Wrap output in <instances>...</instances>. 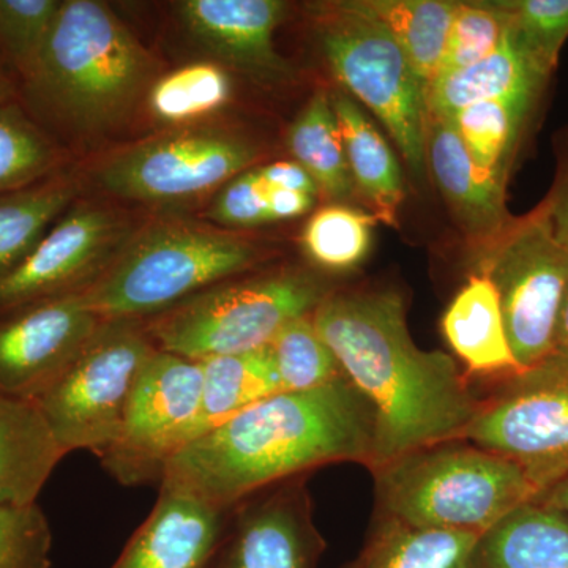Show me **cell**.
<instances>
[{
	"instance_id": "1",
	"label": "cell",
	"mask_w": 568,
	"mask_h": 568,
	"mask_svg": "<svg viewBox=\"0 0 568 568\" xmlns=\"http://www.w3.org/2000/svg\"><path fill=\"white\" fill-rule=\"evenodd\" d=\"M313 323L343 376L372 406V473L410 452L463 439L478 398L450 355L414 343L402 295L331 293L313 312Z\"/></svg>"
},
{
	"instance_id": "2",
	"label": "cell",
	"mask_w": 568,
	"mask_h": 568,
	"mask_svg": "<svg viewBox=\"0 0 568 568\" xmlns=\"http://www.w3.org/2000/svg\"><path fill=\"white\" fill-rule=\"evenodd\" d=\"M375 416L357 388L338 377L315 390L278 392L179 450L163 480L213 506L245 497L317 467H372Z\"/></svg>"
},
{
	"instance_id": "3",
	"label": "cell",
	"mask_w": 568,
	"mask_h": 568,
	"mask_svg": "<svg viewBox=\"0 0 568 568\" xmlns=\"http://www.w3.org/2000/svg\"><path fill=\"white\" fill-rule=\"evenodd\" d=\"M149 74L148 52L106 6L67 0L18 103L40 129H104L133 106Z\"/></svg>"
},
{
	"instance_id": "4",
	"label": "cell",
	"mask_w": 568,
	"mask_h": 568,
	"mask_svg": "<svg viewBox=\"0 0 568 568\" xmlns=\"http://www.w3.org/2000/svg\"><path fill=\"white\" fill-rule=\"evenodd\" d=\"M373 476L381 517L476 536L540 493L517 463L466 440L410 452Z\"/></svg>"
},
{
	"instance_id": "5",
	"label": "cell",
	"mask_w": 568,
	"mask_h": 568,
	"mask_svg": "<svg viewBox=\"0 0 568 568\" xmlns=\"http://www.w3.org/2000/svg\"><path fill=\"white\" fill-rule=\"evenodd\" d=\"M260 250L244 239L183 222L153 224L80 291L102 321H148L250 271Z\"/></svg>"
},
{
	"instance_id": "6",
	"label": "cell",
	"mask_w": 568,
	"mask_h": 568,
	"mask_svg": "<svg viewBox=\"0 0 568 568\" xmlns=\"http://www.w3.org/2000/svg\"><path fill=\"white\" fill-rule=\"evenodd\" d=\"M332 291L297 271L227 280L144 321L160 351L192 361L252 353L291 321L312 315Z\"/></svg>"
},
{
	"instance_id": "7",
	"label": "cell",
	"mask_w": 568,
	"mask_h": 568,
	"mask_svg": "<svg viewBox=\"0 0 568 568\" xmlns=\"http://www.w3.org/2000/svg\"><path fill=\"white\" fill-rule=\"evenodd\" d=\"M321 47L347 93L386 126L417 181L426 175V95L386 26L357 2L315 7Z\"/></svg>"
},
{
	"instance_id": "8",
	"label": "cell",
	"mask_w": 568,
	"mask_h": 568,
	"mask_svg": "<svg viewBox=\"0 0 568 568\" xmlns=\"http://www.w3.org/2000/svg\"><path fill=\"white\" fill-rule=\"evenodd\" d=\"M155 346L144 321H103L73 364L37 399L63 454L114 443L130 396Z\"/></svg>"
},
{
	"instance_id": "9",
	"label": "cell",
	"mask_w": 568,
	"mask_h": 568,
	"mask_svg": "<svg viewBox=\"0 0 568 568\" xmlns=\"http://www.w3.org/2000/svg\"><path fill=\"white\" fill-rule=\"evenodd\" d=\"M476 274L495 284L519 369L558 349L568 294V246L556 237L545 204L515 219L499 237L477 250Z\"/></svg>"
},
{
	"instance_id": "10",
	"label": "cell",
	"mask_w": 568,
	"mask_h": 568,
	"mask_svg": "<svg viewBox=\"0 0 568 568\" xmlns=\"http://www.w3.org/2000/svg\"><path fill=\"white\" fill-rule=\"evenodd\" d=\"M462 440L517 463L540 493L555 484L568 470V351L504 377Z\"/></svg>"
},
{
	"instance_id": "11",
	"label": "cell",
	"mask_w": 568,
	"mask_h": 568,
	"mask_svg": "<svg viewBox=\"0 0 568 568\" xmlns=\"http://www.w3.org/2000/svg\"><path fill=\"white\" fill-rule=\"evenodd\" d=\"M201 390L200 362L156 349L134 384L118 437L99 457L108 476L122 487L162 484L168 463L185 447Z\"/></svg>"
},
{
	"instance_id": "12",
	"label": "cell",
	"mask_w": 568,
	"mask_h": 568,
	"mask_svg": "<svg viewBox=\"0 0 568 568\" xmlns=\"http://www.w3.org/2000/svg\"><path fill=\"white\" fill-rule=\"evenodd\" d=\"M256 155V145L226 130H182L119 153L100 171V182L126 200L189 201L248 171Z\"/></svg>"
},
{
	"instance_id": "13",
	"label": "cell",
	"mask_w": 568,
	"mask_h": 568,
	"mask_svg": "<svg viewBox=\"0 0 568 568\" xmlns=\"http://www.w3.org/2000/svg\"><path fill=\"white\" fill-rule=\"evenodd\" d=\"M102 323L80 293L0 313V394L37 402Z\"/></svg>"
},
{
	"instance_id": "14",
	"label": "cell",
	"mask_w": 568,
	"mask_h": 568,
	"mask_svg": "<svg viewBox=\"0 0 568 568\" xmlns=\"http://www.w3.org/2000/svg\"><path fill=\"white\" fill-rule=\"evenodd\" d=\"M324 549L302 476L235 504L209 568H316Z\"/></svg>"
},
{
	"instance_id": "15",
	"label": "cell",
	"mask_w": 568,
	"mask_h": 568,
	"mask_svg": "<svg viewBox=\"0 0 568 568\" xmlns=\"http://www.w3.org/2000/svg\"><path fill=\"white\" fill-rule=\"evenodd\" d=\"M115 223L102 209L78 205L65 212L31 254L0 278V313L80 293L103 271Z\"/></svg>"
},
{
	"instance_id": "16",
	"label": "cell",
	"mask_w": 568,
	"mask_h": 568,
	"mask_svg": "<svg viewBox=\"0 0 568 568\" xmlns=\"http://www.w3.org/2000/svg\"><path fill=\"white\" fill-rule=\"evenodd\" d=\"M231 508L162 481L151 514L110 568H209Z\"/></svg>"
},
{
	"instance_id": "17",
	"label": "cell",
	"mask_w": 568,
	"mask_h": 568,
	"mask_svg": "<svg viewBox=\"0 0 568 568\" xmlns=\"http://www.w3.org/2000/svg\"><path fill=\"white\" fill-rule=\"evenodd\" d=\"M182 21L203 47L265 81L287 80L290 63L275 50L274 33L286 3L280 0H185Z\"/></svg>"
},
{
	"instance_id": "18",
	"label": "cell",
	"mask_w": 568,
	"mask_h": 568,
	"mask_svg": "<svg viewBox=\"0 0 568 568\" xmlns=\"http://www.w3.org/2000/svg\"><path fill=\"white\" fill-rule=\"evenodd\" d=\"M426 170L477 250L499 237L515 216L507 209V178L474 162L447 119H428Z\"/></svg>"
},
{
	"instance_id": "19",
	"label": "cell",
	"mask_w": 568,
	"mask_h": 568,
	"mask_svg": "<svg viewBox=\"0 0 568 568\" xmlns=\"http://www.w3.org/2000/svg\"><path fill=\"white\" fill-rule=\"evenodd\" d=\"M63 457L37 402L0 394V506L37 503Z\"/></svg>"
},
{
	"instance_id": "20",
	"label": "cell",
	"mask_w": 568,
	"mask_h": 568,
	"mask_svg": "<svg viewBox=\"0 0 568 568\" xmlns=\"http://www.w3.org/2000/svg\"><path fill=\"white\" fill-rule=\"evenodd\" d=\"M465 568H568V517L537 500L478 536Z\"/></svg>"
},
{
	"instance_id": "21",
	"label": "cell",
	"mask_w": 568,
	"mask_h": 568,
	"mask_svg": "<svg viewBox=\"0 0 568 568\" xmlns=\"http://www.w3.org/2000/svg\"><path fill=\"white\" fill-rule=\"evenodd\" d=\"M331 99L355 192L377 222L396 226L406 192L403 170L390 144L347 93L334 92Z\"/></svg>"
},
{
	"instance_id": "22",
	"label": "cell",
	"mask_w": 568,
	"mask_h": 568,
	"mask_svg": "<svg viewBox=\"0 0 568 568\" xmlns=\"http://www.w3.org/2000/svg\"><path fill=\"white\" fill-rule=\"evenodd\" d=\"M448 346L477 376L519 372L508 342L495 284L484 274L469 276L443 317Z\"/></svg>"
},
{
	"instance_id": "23",
	"label": "cell",
	"mask_w": 568,
	"mask_h": 568,
	"mask_svg": "<svg viewBox=\"0 0 568 568\" xmlns=\"http://www.w3.org/2000/svg\"><path fill=\"white\" fill-rule=\"evenodd\" d=\"M548 80L519 48L508 24L506 37L488 58L433 81L426 97L428 119H450L488 100L540 95Z\"/></svg>"
},
{
	"instance_id": "24",
	"label": "cell",
	"mask_w": 568,
	"mask_h": 568,
	"mask_svg": "<svg viewBox=\"0 0 568 568\" xmlns=\"http://www.w3.org/2000/svg\"><path fill=\"white\" fill-rule=\"evenodd\" d=\"M200 364L203 368L200 410L185 446L254 403L283 392L268 346L252 353L216 355Z\"/></svg>"
},
{
	"instance_id": "25",
	"label": "cell",
	"mask_w": 568,
	"mask_h": 568,
	"mask_svg": "<svg viewBox=\"0 0 568 568\" xmlns=\"http://www.w3.org/2000/svg\"><path fill=\"white\" fill-rule=\"evenodd\" d=\"M383 22L405 52L425 95L437 77L459 2L452 0H355Z\"/></svg>"
},
{
	"instance_id": "26",
	"label": "cell",
	"mask_w": 568,
	"mask_h": 568,
	"mask_svg": "<svg viewBox=\"0 0 568 568\" xmlns=\"http://www.w3.org/2000/svg\"><path fill=\"white\" fill-rule=\"evenodd\" d=\"M73 183L58 174L0 193V278L36 248L70 207Z\"/></svg>"
},
{
	"instance_id": "27",
	"label": "cell",
	"mask_w": 568,
	"mask_h": 568,
	"mask_svg": "<svg viewBox=\"0 0 568 568\" xmlns=\"http://www.w3.org/2000/svg\"><path fill=\"white\" fill-rule=\"evenodd\" d=\"M477 538L379 517L355 564L357 568H465Z\"/></svg>"
},
{
	"instance_id": "28",
	"label": "cell",
	"mask_w": 568,
	"mask_h": 568,
	"mask_svg": "<svg viewBox=\"0 0 568 568\" xmlns=\"http://www.w3.org/2000/svg\"><path fill=\"white\" fill-rule=\"evenodd\" d=\"M287 148L295 163L312 175L320 193L346 200L355 192L331 93L316 92L305 104L290 126Z\"/></svg>"
},
{
	"instance_id": "29",
	"label": "cell",
	"mask_w": 568,
	"mask_h": 568,
	"mask_svg": "<svg viewBox=\"0 0 568 568\" xmlns=\"http://www.w3.org/2000/svg\"><path fill=\"white\" fill-rule=\"evenodd\" d=\"M538 97V93H525L488 100L459 111L447 121L457 130L474 162L507 178L519 138Z\"/></svg>"
},
{
	"instance_id": "30",
	"label": "cell",
	"mask_w": 568,
	"mask_h": 568,
	"mask_svg": "<svg viewBox=\"0 0 568 568\" xmlns=\"http://www.w3.org/2000/svg\"><path fill=\"white\" fill-rule=\"evenodd\" d=\"M376 223L372 212L343 204L327 205L305 224L302 246L317 267L343 274L368 256Z\"/></svg>"
},
{
	"instance_id": "31",
	"label": "cell",
	"mask_w": 568,
	"mask_h": 568,
	"mask_svg": "<svg viewBox=\"0 0 568 568\" xmlns=\"http://www.w3.org/2000/svg\"><path fill=\"white\" fill-rule=\"evenodd\" d=\"M233 95L230 74L211 62L192 63L152 85L149 106L156 119L185 123L222 110Z\"/></svg>"
},
{
	"instance_id": "32",
	"label": "cell",
	"mask_w": 568,
	"mask_h": 568,
	"mask_svg": "<svg viewBox=\"0 0 568 568\" xmlns=\"http://www.w3.org/2000/svg\"><path fill=\"white\" fill-rule=\"evenodd\" d=\"M61 163L50 134L18 102L0 108V193L54 173Z\"/></svg>"
},
{
	"instance_id": "33",
	"label": "cell",
	"mask_w": 568,
	"mask_h": 568,
	"mask_svg": "<svg viewBox=\"0 0 568 568\" xmlns=\"http://www.w3.org/2000/svg\"><path fill=\"white\" fill-rule=\"evenodd\" d=\"M268 349L283 392L315 390L343 376L331 347L317 334L313 313L284 325Z\"/></svg>"
},
{
	"instance_id": "34",
	"label": "cell",
	"mask_w": 568,
	"mask_h": 568,
	"mask_svg": "<svg viewBox=\"0 0 568 568\" xmlns=\"http://www.w3.org/2000/svg\"><path fill=\"white\" fill-rule=\"evenodd\" d=\"M62 2L0 0V74L20 88L37 61Z\"/></svg>"
},
{
	"instance_id": "35",
	"label": "cell",
	"mask_w": 568,
	"mask_h": 568,
	"mask_svg": "<svg viewBox=\"0 0 568 568\" xmlns=\"http://www.w3.org/2000/svg\"><path fill=\"white\" fill-rule=\"evenodd\" d=\"M515 40L545 77L558 67L568 39V0H500Z\"/></svg>"
},
{
	"instance_id": "36",
	"label": "cell",
	"mask_w": 568,
	"mask_h": 568,
	"mask_svg": "<svg viewBox=\"0 0 568 568\" xmlns=\"http://www.w3.org/2000/svg\"><path fill=\"white\" fill-rule=\"evenodd\" d=\"M508 24L503 2H459L436 78L488 58L506 37Z\"/></svg>"
},
{
	"instance_id": "37",
	"label": "cell",
	"mask_w": 568,
	"mask_h": 568,
	"mask_svg": "<svg viewBox=\"0 0 568 568\" xmlns=\"http://www.w3.org/2000/svg\"><path fill=\"white\" fill-rule=\"evenodd\" d=\"M52 530L39 504L0 506V568H51Z\"/></svg>"
},
{
	"instance_id": "38",
	"label": "cell",
	"mask_w": 568,
	"mask_h": 568,
	"mask_svg": "<svg viewBox=\"0 0 568 568\" xmlns=\"http://www.w3.org/2000/svg\"><path fill=\"white\" fill-rule=\"evenodd\" d=\"M209 215L213 222L233 227L272 223L271 189L257 173V168L227 182L216 196Z\"/></svg>"
},
{
	"instance_id": "39",
	"label": "cell",
	"mask_w": 568,
	"mask_h": 568,
	"mask_svg": "<svg viewBox=\"0 0 568 568\" xmlns=\"http://www.w3.org/2000/svg\"><path fill=\"white\" fill-rule=\"evenodd\" d=\"M257 173L275 189L290 190V192H298L313 194L316 196L320 193L316 182L313 181L312 175L306 173L301 164L295 162H275L267 164V166L257 168Z\"/></svg>"
},
{
	"instance_id": "40",
	"label": "cell",
	"mask_w": 568,
	"mask_h": 568,
	"mask_svg": "<svg viewBox=\"0 0 568 568\" xmlns=\"http://www.w3.org/2000/svg\"><path fill=\"white\" fill-rule=\"evenodd\" d=\"M544 204L547 207L556 237L568 246V159L560 171L555 190L544 201Z\"/></svg>"
},
{
	"instance_id": "41",
	"label": "cell",
	"mask_w": 568,
	"mask_h": 568,
	"mask_svg": "<svg viewBox=\"0 0 568 568\" xmlns=\"http://www.w3.org/2000/svg\"><path fill=\"white\" fill-rule=\"evenodd\" d=\"M268 189H271L272 222L297 219V216L308 212L315 204L316 196H313V194L290 192V190L275 189L271 185H268Z\"/></svg>"
},
{
	"instance_id": "42",
	"label": "cell",
	"mask_w": 568,
	"mask_h": 568,
	"mask_svg": "<svg viewBox=\"0 0 568 568\" xmlns=\"http://www.w3.org/2000/svg\"><path fill=\"white\" fill-rule=\"evenodd\" d=\"M534 500L544 504V506L555 508V510L562 511L568 517V470L555 484L544 489Z\"/></svg>"
},
{
	"instance_id": "43",
	"label": "cell",
	"mask_w": 568,
	"mask_h": 568,
	"mask_svg": "<svg viewBox=\"0 0 568 568\" xmlns=\"http://www.w3.org/2000/svg\"><path fill=\"white\" fill-rule=\"evenodd\" d=\"M556 346H558V349L568 351V294L566 302H564L562 312H560Z\"/></svg>"
},
{
	"instance_id": "44",
	"label": "cell",
	"mask_w": 568,
	"mask_h": 568,
	"mask_svg": "<svg viewBox=\"0 0 568 568\" xmlns=\"http://www.w3.org/2000/svg\"><path fill=\"white\" fill-rule=\"evenodd\" d=\"M18 102V91L6 77L0 74V108Z\"/></svg>"
},
{
	"instance_id": "45",
	"label": "cell",
	"mask_w": 568,
	"mask_h": 568,
	"mask_svg": "<svg viewBox=\"0 0 568 568\" xmlns=\"http://www.w3.org/2000/svg\"><path fill=\"white\" fill-rule=\"evenodd\" d=\"M345 568H357V564H355L354 560V562H351L349 566H346Z\"/></svg>"
}]
</instances>
